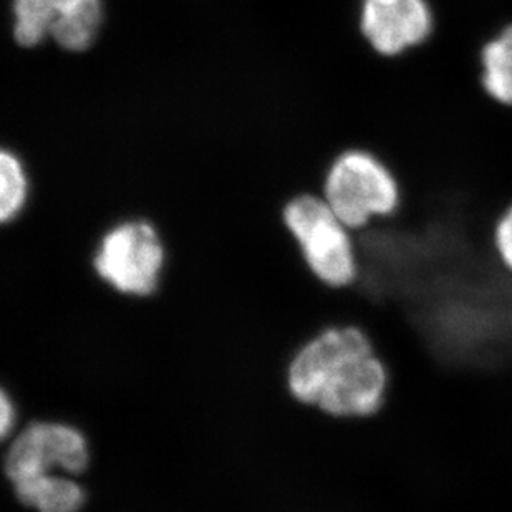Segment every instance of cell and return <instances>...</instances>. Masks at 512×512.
Listing matches in <instances>:
<instances>
[{
    "label": "cell",
    "instance_id": "1",
    "mask_svg": "<svg viewBox=\"0 0 512 512\" xmlns=\"http://www.w3.org/2000/svg\"><path fill=\"white\" fill-rule=\"evenodd\" d=\"M290 397L332 418H368L387 400L390 373L370 335L330 325L300 345L285 370Z\"/></svg>",
    "mask_w": 512,
    "mask_h": 512
},
{
    "label": "cell",
    "instance_id": "2",
    "mask_svg": "<svg viewBox=\"0 0 512 512\" xmlns=\"http://www.w3.org/2000/svg\"><path fill=\"white\" fill-rule=\"evenodd\" d=\"M320 194L353 232L367 229L377 219L392 218L403 203L397 171L365 146H348L330 158Z\"/></svg>",
    "mask_w": 512,
    "mask_h": 512
},
{
    "label": "cell",
    "instance_id": "3",
    "mask_svg": "<svg viewBox=\"0 0 512 512\" xmlns=\"http://www.w3.org/2000/svg\"><path fill=\"white\" fill-rule=\"evenodd\" d=\"M281 216L317 281L332 289H347L358 281L357 232L345 226L322 194H297L284 204Z\"/></svg>",
    "mask_w": 512,
    "mask_h": 512
},
{
    "label": "cell",
    "instance_id": "4",
    "mask_svg": "<svg viewBox=\"0 0 512 512\" xmlns=\"http://www.w3.org/2000/svg\"><path fill=\"white\" fill-rule=\"evenodd\" d=\"M168 264V246L155 224L121 219L98 237L90 256L95 276L113 292L131 299L158 294Z\"/></svg>",
    "mask_w": 512,
    "mask_h": 512
},
{
    "label": "cell",
    "instance_id": "5",
    "mask_svg": "<svg viewBox=\"0 0 512 512\" xmlns=\"http://www.w3.org/2000/svg\"><path fill=\"white\" fill-rule=\"evenodd\" d=\"M92 461V445L80 426L34 418L5 443L2 473L7 484L54 473L82 479Z\"/></svg>",
    "mask_w": 512,
    "mask_h": 512
},
{
    "label": "cell",
    "instance_id": "6",
    "mask_svg": "<svg viewBox=\"0 0 512 512\" xmlns=\"http://www.w3.org/2000/svg\"><path fill=\"white\" fill-rule=\"evenodd\" d=\"M357 24L373 54L395 60L430 42L436 12L431 0H360Z\"/></svg>",
    "mask_w": 512,
    "mask_h": 512
},
{
    "label": "cell",
    "instance_id": "7",
    "mask_svg": "<svg viewBox=\"0 0 512 512\" xmlns=\"http://www.w3.org/2000/svg\"><path fill=\"white\" fill-rule=\"evenodd\" d=\"M15 501L35 512H82L88 489L82 479L54 473L9 484Z\"/></svg>",
    "mask_w": 512,
    "mask_h": 512
},
{
    "label": "cell",
    "instance_id": "8",
    "mask_svg": "<svg viewBox=\"0 0 512 512\" xmlns=\"http://www.w3.org/2000/svg\"><path fill=\"white\" fill-rule=\"evenodd\" d=\"M54 7L50 40L72 54L92 49L105 20L103 0H54Z\"/></svg>",
    "mask_w": 512,
    "mask_h": 512
},
{
    "label": "cell",
    "instance_id": "9",
    "mask_svg": "<svg viewBox=\"0 0 512 512\" xmlns=\"http://www.w3.org/2000/svg\"><path fill=\"white\" fill-rule=\"evenodd\" d=\"M479 82L493 102L512 108V22L491 35L481 47Z\"/></svg>",
    "mask_w": 512,
    "mask_h": 512
},
{
    "label": "cell",
    "instance_id": "10",
    "mask_svg": "<svg viewBox=\"0 0 512 512\" xmlns=\"http://www.w3.org/2000/svg\"><path fill=\"white\" fill-rule=\"evenodd\" d=\"M30 196L29 174L14 150L0 153V221L14 224L24 214Z\"/></svg>",
    "mask_w": 512,
    "mask_h": 512
},
{
    "label": "cell",
    "instance_id": "11",
    "mask_svg": "<svg viewBox=\"0 0 512 512\" xmlns=\"http://www.w3.org/2000/svg\"><path fill=\"white\" fill-rule=\"evenodd\" d=\"M55 20L54 0H14L12 35L22 49H35L50 39Z\"/></svg>",
    "mask_w": 512,
    "mask_h": 512
},
{
    "label": "cell",
    "instance_id": "12",
    "mask_svg": "<svg viewBox=\"0 0 512 512\" xmlns=\"http://www.w3.org/2000/svg\"><path fill=\"white\" fill-rule=\"evenodd\" d=\"M22 425L20 406L7 388L0 390V438L2 443L12 438Z\"/></svg>",
    "mask_w": 512,
    "mask_h": 512
},
{
    "label": "cell",
    "instance_id": "13",
    "mask_svg": "<svg viewBox=\"0 0 512 512\" xmlns=\"http://www.w3.org/2000/svg\"><path fill=\"white\" fill-rule=\"evenodd\" d=\"M494 247L498 252L499 261L512 272V203L504 209L494 226Z\"/></svg>",
    "mask_w": 512,
    "mask_h": 512
}]
</instances>
